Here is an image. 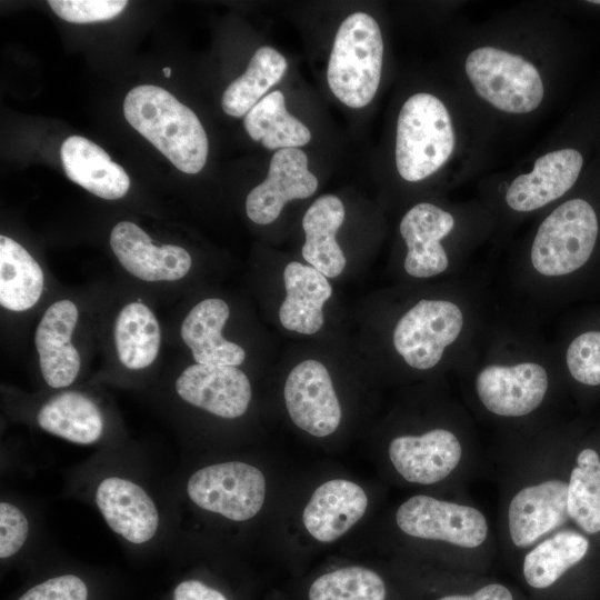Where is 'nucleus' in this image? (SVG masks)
Segmentation results:
<instances>
[{
    "label": "nucleus",
    "instance_id": "obj_2",
    "mask_svg": "<svg viewBox=\"0 0 600 600\" xmlns=\"http://www.w3.org/2000/svg\"><path fill=\"white\" fill-rule=\"evenodd\" d=\"M383 40L377 21L366 12H354L340 24L327 70L330 90L354 109L374 98L381 78Z\"/></svg>",
    "mask_w": 600,
    "mask_h": 600
},
{
    "label": "nucleus",
    "instance_id": "obj_17",
    "mask_svg": "<svg viewBox=\"0 0 600 600\" xmlns=\"http://www.w3.org/2000/svg\"><path fill=\"white\" fill-rule=\"evenodd\" d=\"M78 321L77 306L67 299L52 303L42 316L34 337L42 377L51 388H64L77 378L81 360L71 343Z\"/></svg>",
    "mask_w": 600,
    "mask_h": 600
},
{
    "label": "nucleus",
    "instance_id": "obj_35",
    "mask_svg": "<svg viewBox=\"0 0 600 600\" xmlns=\"http://www.w3.org/2000/svg\"><path fill=\"white\" fill-rule=\"evenodd\" d=\"M29 521L14 504L0 503V558L8 559L16 554L27 541Z\"/></svg>",
    "mask_w": 600,
    "mask_h": 600
},
{
    "label": "nucleus",
    "instance_id": "obj_39",
    "mask_svg": "<svg viewBox=\"0 0 600 600\" xmlns=\"http://www.w3.org/2000/svg\"><path fill=\"white\" fill-rule=\"evenodd\" d=\"M599 462H600L599 456L592 449L582 450L577 458V463L580 467L598 464Z\"/></svg>",
    "mask_w": 600,
    "mask_h": 600
},
{
    "label": "nucleus",
    "instance_id": "obj_36",
    "mask_svg": "<svg viewBox=\"0 0 600 600\" xmlns=\"http://www.w3.org/2000/svg\"><path fill=\"white\" fill-rule=\"evenodd\" d=\"M86 583L77 576L48 579L24 592L18 600H87Z\"/></svg>",
    "mask_w": 600,
    "mask_h": 600
},
{
    "label": "nucleus",
    "instance_id": "obj_1",
    "mask_svg": "<svg viewBox=\"0 0 600 600\" xmlns=\"http://www.w3.org/2000/svg\"><path fill=\"white\" fill-rule=\"evenodd\" d=\"M126 120L180 171L198 173L208 156L207 133L197 114L170 92L152 84L131 89L123 102Z\"/></svg>",
    "mask_w": 600,
    "mask_h": 600
},
{
    "label": "nucleus",
    "instance_id": "obj_24",
    "mask_svg": "<svg viewBox=\"0 0 600 600\" xmlns=\"http://www.w3.org/2000/svg\"><path fill=\"white\" fill-rule=\"evenodd\" d=\"M346 216L341 200L333 194L319 197L306 211L302 228L306 241L302 257L327 278L338 277L347 260L336 241V233Z\"/></svg>",
    "mask_w": 600,
    "mask_h": 600
},
{
    "label": "nucleus",
    "instance_id": "obj_19",
    "mask_svg": "<svg viewBox=\"0 0 600 600\" xmlns=\"http://www.w3.org/2000/svg\"><path fill=\"white\" fill-rule=\"evenodd\" d=\"M568 483L548 480L520 490L508 510L509 531L514 546L528 547L557 529L568 516Z\"/></svg>",
    "mask_w": 600,
    "mask_h": 600
},
{
    "label": "nucleus",
    "instance_id": "obj_3",
    "mask_svg": "<svg viewBox=\"0 0 600 600\" xmlns=\"http://www.w3.org/2000/svg\"><path fill=\"white\" fill-rule=\"evenodd\" d=\"M456 143L452 121L443 102L431 93H416L402 106L396 137L399 174L417 182L438 171Z\"/></svg>",
    "mask_w": 600,
    "mask_h": 600
},
{
    "label": "nucleus",
    "instance_id": "obj_40",
    "mask_svg": "<svg viewBox=\"0 0 600 600\" xmlns=\"http://www.w3.org/2000/svg\"><path fill=\"white\" fill-rule=\"evenodd\" d=\"M163 73H164V76H166L167 78H169L170 74H171V69H170L169 67H164V68H163Z\"/></svg>",
    "mask_w": 600,
    "mask_h": 600
},
{
    "label": "nucleus",
    "instance_id": "obj_16",
    "mask_svg": "<svg viewBox=\"0 0 600 600\" xmlns=\"http://www.w3.org/2000/svg\"><path fill=\"white\" fill-rule=\"evenodd\" d=\"M453 227V217L432 203L412 207L399 226L408 248L406 272L414 278H429L446 271L449 260L440 241Z\"/></svg>",
    "mask_w": 600,
    "mask_h": 600
},
{
    "label": "nucleus",
    "instance_id": "obj_15",
    "mask_svg": "<svg viewBox=\"0 0 600 600\" xmlns=\"http://www.w3.org/2000/svg\"><path fill=\"white\" fill-rule=\"evenodd\" d=\"M462 450L449 430L433 429L422 436H399L389 444V458L409 482L432 484L448 477L459 464Z\"/></svg>",
    "mask_w": 600,
    "mask_h": 600
},
{
    "label": "nucleus",
    "instance_id": "obj_22",
    "mask_svg": "<svg viewBox=\"0 0 600 600\" xmlns=\"http://www.w3.org/2000/svg\"><path fill=\"white\" fill-rule=\"evenodd\" d=\"M287 296L279 309L283 328L302 334L318 332L324 322L323 304L332 294L327 277L312 266L297 261L283 270Z\"/></svg>",
    "mask_w": 600,
    "mask_h": 600
},
{
    "label": "nucleus",
    "instance_id": "obj_41",
    "mask_svg": "<svg viewBox=\"0 0 600 600\" xmlns=\"http://www.w3.org/2000/svg\"><path fill=\"white\" fill-rule=\"evenodd\" d=\"M591 3L600 4V1H591Z\"/></svg>",
    "mask_w": 600,
    "mask_h": 600
},
{
    "label": "nucleus",
    "instance_id": "obj_31",
    "mask_svg": "<svg viewBox=\"0 0 600 600\" xmlns=\"http://www.w3.org/2000/svg\"><path fill=\"white\" fill-rule=\"evenodd\" d=\"M386 586L374 571L347 567L317 578L309 589V600H384Z\"/></svg>",
    "mask_w": 600,
    "mask_h": 600
},
{
    "label": "nucleus",
    "instance_id": "obj_38",
    "mask_svg": "<svg viewBox=\"0 0 600 600\" xmlns=\"http://www.w3.org/2000/svg\"><path fill=\"white\" fill-rule=\"evenodd\" d=\"M438 600H513L510 590L499 583L482 587L472 594H452Z\"/></svg>",
    "mask_w": 600,
    "mask_h": 600
},
{
    "label": "nucleus",
    "instance_id": "obj_11",
    "mask_svg": "<svg viewBox=\"0 0 600 600\" xmlns=\"http://www.w3.org/2000/svg\"><path fill=\"white\" fill-rule=\"evenodd\" d=\"M317 188L318 180L308 170V158L301 149L277 150L267 178L247 196V216L254 223L269 224L288 201L309 198Z\"/></svg>",
    "mask_w": 600,
    "mask_h": 600
},
{
    "label": "nucleus",
    "instance_id": "obj_14",
    "mask_svg": "<svg viewBox=\"0 0 600 600\" xmlns=\"http://www.w3.org/2000/svg\"><path fill=\"white\" fill-rule=\"evenodd\" d=\"M94 501L109 528L124 540L142 544L156 536L159 512L150 496L136 482L108 477L99 482Z\"/></svg>",
    "mask_w": 600,
    "mask_h": 600
},
{
    "label": "nucleus",
    "instance_id": "obj_30",
    "mask_svg": "<svg viewBox=\"0 0 600 600\" xmlns=\"http://www.w3.org/2000/svg\"><path fill=\"white\" fill-rule=\"evenodd\" d=\"M588 548L589 541L584 536L572 530L557 532L527 553L523 577L532 588H548L581 561Z\"/></svg>",
    "mask_w": 600,
    "mask_h": 600
},
{
    "label": "nucleus",
    "instance_id": "obj_12",
    "mask_svg": "<svg viewBox=\"0 0 600 600\" xmlns=\"http://www.w3.org/2000/svg\"><path fill=\"white\" fill-rule=\"evenodd\" d=\"M176 391L186 402L226 419L244 414L252 397L242 370L219 364L189 366L178 377Z\"/></svg>",
    "mask_w": 600,
    "mask_h": 600
},
{
    "label": "nucleus",
    "instance_id": "obj_8",
    "mask_svg": "<svg viewBox=\"0 0 600 600\" xmlns=\"http://www.w3.org/2000/svg\"><path fill=\"white\" fill-rule=\"evenodd\" d=\"M398 527L421 539L446 541L463 548H477L486 540L488 524L477 509L429 496H413L397 510Z\"/></svg>",
    "mask_w": 600,
    "mask_h": 600
},
{
    "label": "nucleus",
    "instance_id": "obj_13",
    "mask_svg": "<svg viewBox=\"0 0 600 600\" xmlns=\"http://www.w3.org/2000/svg\"><path fill=\"white\" fill-rule=\"evenodd\" d=\"M110 246L120 264L144 281H174L191 268L189 252L179 246H156L151 238L130 221L117 223L110 233Z\"/></svg>",
    "mask_w": 600,
    "mask_h": 600
},
{
    "label": "nucleus",
    "instance_id": "obj_7",
    "mask_svg": "<svg viewBox=\"0 0 600 600\" xmlns=\"http://www.w3.org/2000/svg\"><path fill=\"white\" fill-rule=\"evenodd\" d=\"M463 326L460 308L448 300L423 299L408 310L393 330V346L407 364L433 368Z\"/></svg>",
    "mask_w": 600,
    "mask_h": 600
},
{
    "label": "nucleus",
    "instance_id": "obj_34",
    "mask_svg": "<svg viewBox=\"0 0 600 600\" xmlns=\"http://www.w3.org/2000/svg\"><path fill=\"white\" fill-rule=\"evenodd\" d=\"M126 0H50L49 6L61 19L73 23L110 20L122 12Z\"/></svg>",
    "mask_w": 600,
    "mask_h": 600
},
{
    "label": "nucleus",
    "instance_id": "obj_10",
    "mask_svg": "<svg viewBox=\"0 0 600 600\" xmlns=\"http://www.w3.org/2000/svg\"><path fill=\"white\" fill-rule=\"evenodd\" d=\"M548 384V373L538 363L490 364L478 373L476 391L490 412L521 417L541 404Z\"/></svg>",
    "mask_w": 600,
    "mask_h": 600
},
{
    "label": "nucleus",
    "instance_id": "obj_32",
    "mask_svg": "<svg viewBox=\"0 0 600 600\" xmlns=\"http://www.w3.org/2000/svg\"><path fill=\"white\" fill-rule=\"evenodd\" d=\"M568 516L588 533L600 531V462L573 468L568 483Z\"/></svg>",
    "mask_w": 600,
    "mask_h": 600
},
{
    "label": "nucleus",
    "instance_id": "obj_28",
    "mask_svg": "<svg viewBox=\"0 0 600 600\" xmlns=\"http://www.w3.org/2000/svg\"><path fill=\"white\" fill-rule=\"evenodd\" d=\"M160 341L159 323L147 306L130 302L122 308L114 323V342L124 367L138 370L150 366L158 356Z\"/></svg>",
    "mask_w": 600,
    "mask_h": 600
},
{
    "label": "nucleus",
    "instance_id": "obj_33",
    "mask_svg": "<svg viewBox=\"0 0 600 600\" xmlns=\"http://www.w3.org/2000/svg\"><path fill=\"white\" fill-rule=\"evenodd\" d=\"M567 366L578 382L600 384V331L578 336L568 347Z\"/></svg>",
    "mask_w": 600,
    "mask_h": 600
},
{
    "label": "nucleus",
    "instance_id": "obj_21",
    "mask_svg": "<svg viewBox=\"0 0 600 600\" xmlns=\"http://www.w3.org/2000/svg\"><path fill=\"white\" fill-rule=\"evenodd\" d=\"M60 158L71 181L102 199H120L130 188L124 169L84 137H68L60 147Z\"/></svg>",
    "mask_w": 600,
    "mask_h": 600
},
{
    "label": "nucleus",
    "instance_id": "obj_18",
    "mask_svg": "<svg viewBox=\"0 0 600 600\" xmlns=\"http://www.w3.org/2000/svg\"><path fill=\"white\" fill-rule=\"evenodd\" d=\"M582 154L572 148L549 152L534 162L533 170L520 174L506 192L507 204L520 212L537 210L562 197L577 181Z\"/></svg>",
    "mask_w": 600,
    "mask_h": 600
},
{
    "label": "nucleus",
    "instance_id": "obj_6",
    "mask_svg": "<svg viewBox=\"0 0 600 600\" xmlns=\"http://www.w3.org/2000/svg\"><path fill=\"white\" fill-rule=\"evenodd\" d=\"M189 499L199 508L232 521H246L262 508L266 480L262 472L242 461L203 467L187 482Z\"/></svg>",
    "mask_w": 600,
    "mask_h": 600
},
{
    "label": "nucleus",
    "instance_id": "obj_25",
    "mask_svg": "<svg viewBox=\"0 0 600 600\" xmlns=\"http://www.w3.org/2000/svg\"><path fill=\"white\" fill-rule=\"evenodd\" d=\"M41 429L79 444L98 441L103 432V417L98 406L77 391L59 393L47 401L37 414Z\"/></svg>",
    "mask_w": 600,
    "mask_h": 600
},
{
    "label": "nucleus",
    "instance_id": "obj_37",
    "mask_svg": "<svg viewBox=\"0 0 600 600\" xmlns=\"http://www.w3.org/2000/svg\"><path fill=\"white\" fill-rule=\"evenodd\" d=\"M173 600H227V598L199 580H184L176 587Z\"/></svg>",
    "mask_w": 600,
    "mask_h": 600
},
{
    "label": "nucleus",
    "instance_id": "obj_20",
    "mask_svg": "<svg viewBox=\"0 0 600 600\" xmlns=\"http://www.w3.org/2000/svg\"><path fill=\"white\" fill-rule=\"evenodd\" d=\"M367 507L368 497L360 486L332 479L314 490L303 510L302 521L316 540L332 542L362 518Z\"/></svg>",
    "mask_w": 600,
    "mask_h": 600
},
{
    "label": "nucleus",
    "instance_id": "obj_5",
    "mask_svg": "<svg viewBox=\"0 0 600 600\" xmlns=\"http://www.w3.org/2000/svg\"><path fill=\"white\" fill-rule=\"evenodd\" d=\"M466 73L483 100L508 113L531 112L543 99V82L537 68L523 57L499 48L471 51Z\"/></svg>",
    "mask_w": 600,
    "mask_h": 600
},
{
    "label": "nucleus",
    "instance_id": "obj_4",
    "mask_svg": "<svg viewBox=\"0 0 600 600\" xmlns=\"http://www.w3.org/2000/svg\"><path fill=\"white\" fill-rule=\"evenodd\" d=\"M598 218L583 199H572L554 209L540 224L531 248L533 268L547 277H559L581 268L592 254Z\"/></svg>",
    "mask_w": 600,
    "mask_h": 600
},
{
    "label": "nucleus",
    "instance_id": "obj_23",
    "mask_svg": "<svg viewBox=\"0 0 600 600\" xmlns=\"http://www.w3.org/2000/svg\"><path fill=\"white\" fill-rule=\"evenodd\" d=\"M229 314L222 299L209 298L197 303L184 318L181 338L197 363L237 367L244 361V350L221 334Z\"/></svg>",
    "mask_w": 600,
    "mask_h": 600
},
{
    "label": "nucleus",
    "instance_id": "obj_27",
    "mask_svg": "<svg viewBox=\"0 0 600 600\" xmlns=\"http://www.w3.org/2000/svg\"><path fill=\"white\" fill-rule=\"evenodd\" d=\"M243 126L254 141L269 150L297 148L311 140V132L286 108L281 91L264 96L244 117Z\"/></svg>",
    "mask_w": 600,
    "mask_h": 600
},
{
    "label": "nucleus",
    "instance_id": "obj_9",
    "mask_svg": "<svg viewBox=\"0 0 600 600\" xmlns=\"http://www.w3.org/2000/svg\"><path fill=\"white\" fill-rule=\"evenodd\" d=\"M283 396L292 422L301 430L322 438L338 429L340 402L329 371L320 361L298 363L287 377Z\"/></svg>",
    "mask_w": 600,
    "mask_h": 600
},
{
    "label": "nucleus",
    "instance_id": "obj_29",
    "mask_svg": "<svg viewBox=\"0 0 600 600\" xmlns=\"http://www.w3.org/2000/svg\"><path fill=\"white\" fill-rule=\"evenodd\" d=\"M286 58L271 47H261L252 56L246 72L224 90L223 111L236 118L247 114L263 94L283 77Z\"/></svg>",
    "mask_w": 600,
    "mask_h": 600
},
{
    "label": "nucleus",
    "instance_id": "obj_26",
    "mask_svg": "<svg viewBox=\"0 0 600 600\" xmlns=\"http://www.w3.org/2000/svg\"><path fill=\"white\" fill-rule=\"evenodd\" d=\"M43 272L32 256L13 239L0 237V303L12 311H24L39 300Z\"/></svg>",
    "mask_w": 600,
    "mask_h": 600
}]
</instances>
